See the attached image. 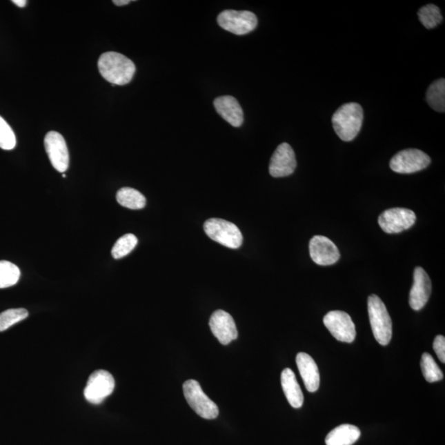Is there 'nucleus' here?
Returning <instances> with one entry per match:
<instances>
[{
  "instance_id": "obj_1",
  "label": "nucleus",
  "mask_w": 445,
  "mask_h": 445,
  "mask_svg": "<svg viewBox=\"0 0 445 445\" xmlns=\"http://www.w3.org/2000/svg\"><path fill=\"white\" fill-rule=\"evenodd\" d=\"M99 70L103 77L112 86H126L132 80L135 74V63L124 55L106 52L99 59Z\"/></svg>"
},
{
  "instance_id": "obj_2",
  "label": "nucleus",
  "mask_w": 445,
  "mask_h": 445,
  "mask_svg": "<svg viewBox=\"0 0 445 445\" xmlns=\"http://www.w3.org/2000/svg\"><path fill=\"white\" fill-rule=\"evenodd\" d=\"M332 121L335 132L339 138L343 141H353L362 130L363 108L356 103H346L333 114Z\"/></svg>"
},
{
  "instance_id": "obj_3",
  "label": "nucleus",
  "mask_w": 445,
  "mask_h": 445,
  "mask_svg": "<svg viewBox=\"0 0 445 445\" xmlns=\"http://www.w3.org/2000/svg\"><path fill=\"white\" fill-rule=\"evenodd\" d=\"M368 313L375 340L380 345H388L393 335L392 320L387 308L379 296H368Z\"/></svg>"
},
{
  "instance_id": "obj_4",
  "label": "nucleus",
  "mask_w": 445,
  "mask_h": 445,
  "mask_svg": "<svg viewBox=\"0 0 445 445\" xmlns=\"http://www.w3.org/2000/svg\"><path fill=\"white\" fill-rule=\"evenodd\" d=\"M206 234L224 247L237 249L243 244V235L235 224L221 219H210L204 224Z\"/></svg>"
},
{
  "instance_id": "obj_5",
  "label": "nucleus",
  "mask_w": 445,
  "mask_h": 445,
  "mask_svg": "<svg viewBox=\"0 0 445 445\" xmlns=\"http://www.w3.org/2000/svg\"><path fill=\"white\" fill-rule=\"evenodd\" d=\"M182 388H184L186 400L195 413L207 419L218 417V406L210 399L197 380L186 381Z\"/></svg>"
},
{
  "instance_id": "obj_6",
  "label": "nucleus",
  "mask_w": 445,
  "mask_h": 445,
  "mask_svg": "<svg viewBox=\"0 0 445 445\" xmlns=\"http://www.w3.org/2000/svg\"><path fill=\"white\" fill-rule=\"evenodd\" d=\"M217 22L226 31L244 36L257 27V16L250 11L224 10L218 16Z\"/></svg>"
},
{
  "instance_id": "obj_7",
  "label": "nucleus",
  "mask_w": 445,
  "mask_h": 445,
  "mask_svg": "<svg viewBox=\"0 0 445 445\" xmlns=\"http://www.w3.org/2000/svg\"><path fill=\"white\" fill-rule=\"evenodd\" d=\"M429 155L417 148H406L394 155L390 161V168L393 172L410 175L423 170L431 164Z\"/></svg>"
},
{
  "instance_id": "obj_8",
  "label": "nucleus",
  "mask_w": 445,
  "mask_h": 445,
  "mask_svg": "<svg viewBox=\"0 0 445 445\" xmlns=\"http://www.w3.org/2000/svg\"><path fill=\"white\" fill-rule=\"evenodd\" d=\"M115 388V380L108 371L99 370L89 377L84 389V397L92 404H100L111 395Z\"/></svg>"
},
{
  "instance_id": "obj_9",
  "label": "nucleus",
  "mask_w": 445,
  "mask_h": 445,
  "mask_svg": "<svg viewBox=\"0 0 445 445\" xmlns=\"http://www.w3.org/2000/svg\"><path fill=\"white\" fill-rule=\"evenodd\" d=\"M417 220L414 211L406 208H392L386 210L379 217L381 228L387 234H399L412 228Z\"/></svg>"
},
{
  "instance_id": "obj_10",
  "label": "nucleus",
  "mask_w": 445,
  "mask_h": 445,
  "mask_svg": "<svg viewBox=\"0 0 445 445\" xmlns=\"http://www.w3.org/2000/svg\"><path fill=\"white\" fill-rule=\"evenodd\" d=\"M324 324L337 341L346 343L355 341V326L348 313L343 311H330L324 317Z\"/></svg>"
},
{
  "instance_id": "obj_11",
  "label": "nucleus",
  "mask_w": 445,
  "mask_h": 445,
  "mask_svg": "<svg viewBox=\"0 0 445 445\" xmlns=\"http://www.w3.org/2000/svg\"><path fill=\"white\" fill-rule=\"evenodd\" d=\"M44 144L54 168L59 172H65L69 168L70 155L63 135L57 131H50L46 135Z\"/></svg>"
},
{
  "instance_id": "obj_12",
  "label": "nucleus",
  "mask_w": 445,
  "mask_h": 445,
  "mask_svg": "<svg viewBox=\"0 0 445 445\" xmlns=\"http://www.w3.org/2000/svg\"><path fill=\"white\" fill-rule=\"evenodd\" d=\"M309 253L313 261L319 266L337 264L341 254L336 245L328 237L316 235L309 241Z\"/></svg>"
},
{
  "instance_id": "obj_13",
  "label": "nucleus",
  "mask_w": 445,
  "mask_h": 445,
  "mask_svg": "<svg viewBox=\"0 0 445 445\" xmlns=\"http://www.w3.org/2000/svg\"><path fill=\"white\" fill-rule=\"evenodd\" d=\"M297 161L293 148L287 143H282L271 157L269 172L273 177H284L293 175Z\"/></svg>"
},
{
  "instance_id": "obj_14",
  "label": "nucleus",
  "mask_w": 445,
  "mask_h": 445,
  "mask_svg": "<svg viewBox=\"0 0 445 445\" xmlns=\"http://www.w3.org/2000/svg\"><path fill=\"white\" fill-rule=\"evenodd\" d=\"M413 286L410 291L409 304L415 311L421 310L428 302L431 294V281L429 275L422 267H415Z\"/></svg>"
},
{
  "instance_id": "obj_15",
  "label": "nucleus",
  "mask_w": 445,
  "mask_h": 445,
  "mask_svg": "<svg viewBox=\"0 0 445 445\" xmlns=\"http://www.w3.org/2000/svg\"><path fill=\"white\" fill-rule=\"evenodd\" d=\"M210 328L214 336L222 345H228L237 338L235 322L230 313L224 310L213 313L210 319Z\"/></svg>"
},
{
  "instance_id": "obj_16",
  "label": "nucleus",
  "mask_w": 445,
  "mask_h": 445,
  "mask_svg": "<svg viewBox=\"0 0 445 445\" xmlns=\"http://www.w3.org/2000/svg\"><path fill=\"white\" fill-rule=\"evenodd\" d=\"M216 112L232 126L240 127L244 123V111L239 101L232 96H221L214 101Z\"/></svg>"
},
{
  "instance_id": "obj_17",
  "label": "nucleus",
  "mask_w": 445,
  "mask_h": 445,
  "mask_svg": "<svg viewBox=\"0 0 445 445\" xmlns=\"http://www.w3.org/2000/svg\"><path fill=\"white\" fill-rule=\"evenodd\" d=\"M296 364L305 388L310 393L317 391L320 384V375L315 359L306 353H300L296 356Z\"/></svg>"
},
{
  "instance_id": "obj_18",
  "label": "nucleus",
  "mask_w": 445,
  "mask_h": 445,
  "mask_svg": "<svg viewBox=\"0 0 445 445\" xmlns=\"http://www.w3.org/2000/svg\"><path fill=\"white\" fill-rule=\"evenodd\" d=\"M281 386L289 404L294 408H300L304 404V394L295 373L289 368L281 373Z\"/></svg>"
},
{
  "instance_id": "obj_19",
  "label": "nucleus",
  "mask_w": 445,
  "mask_h": 445,
  "mask_svg": "<svg viewBox=\"0 0 445 445\" xmlns=\"http://www.w3.org/2000/svg\"><path fill=\"white\" fill-rule=\"evenodd\" d=\"M362 435L359 428L350 424L339 426L326 435V445H353Z\"/></svg>"
},
{
  "instance_id": "obj_20",
  "label": "nucleus",
  "mask_w": 445,
  "mask_h": 445,
  "mask_svg": "<svg viewBox=\"0 0 445 445\" xmlns=\"http://www.w3.org/2000/svg\"><path fill=\"white\" fill-rule=\"evenodd\" d=\"M117 200L119 204L130 210H141L146 205L145 196L139 190L130 188L119 190Z\"/></svg>"
},
{
  "instance_id": "obj_21",
  "label": "nucleus",
  "mask_w": 445,
  "mask_h": 445,
  "mask_svg": "<svg viewBox=\"0 0 445 445\" xmlns=\"http://www.w3.org/2000/svg\"><path fill=\"white\" fill-rule=\"evenodd\" d=\"M426 100L432 109L438 112L445 111V80L440 79L436 80L428 88Z\"/></svg>"
},
{
  "instance_id": "obj_22",
  "label": "nucleus",
  "mask_w": 445,
  "mask_h": 445,
  "mask_svg": "<svg viewBox=\"0 0 445 445\" xmlns=\"http://www.w3.org/2000/svg\"><path fill=\"white\" fill-rule=\"evenodd\" d=\"M18 266L8 261H0V289L14 286L20 278Z\"/></svg>"
},
{
  "instance_id": "obj_23",
  "label": "nucleus",
  "mask_w": 445,
  "mask_h": 445,
  "mask_svg": "<svg viewBox=\"0 0 445 445\" xmlns=\"http://www.w3.org/2000/svg\"><path fill=\"white\" fill-rule=\"evenodd\" d=\"M421 367L422 374L427 382L435 383L443 379V372L429 353L422 355Z\"/></svg>"
},
{
  "instance_id": "obj_24",
  "label": "nucleus",
  "mask_w": 445,
  "mask_h": 445,
  "mask_svg": "<svg viewBox=\"0 0 445 445\" xmlns=\"http://www.w3.org/2000/svg\"><path fill=\"white\" fill-rule=\"evenodd\" d=\"M419 19L427 29H432L437 27L442 22L443 17L439 8L435 4H427V6L419 8L418 12Z\"/></svg>"
},
{
  "instance_id": "obj_25",
  "label": "nucleus",
  "mask_w": 445,
  "mask_h": 445,
  "mask_svg": "<svg viewBox=\"0 0 445 445\" xmlns=\"http://www.w3.org/2000/svg\"><path fill=\"white\" fill-rule=\"evenodd\" d=\"M137 237L134 235L127 234L123 235L116 241L115 245L113 246L112 250L113 258H115V259H121V258L128 255L137 247Z\"/></svg>"
},
{
  "instance_id": "obj_26",
  "label": "nucleus",
  "mask_w": 445,
  "mask_h": 445,
  "mask_svg": "<svg viewBox=\"0 0 445 445\" xmlns=\"http://www.w3.org/2000/svg\"><path fill=\"white\" fill-rule=\"evenodd\" d=\"M28 312L25 308H12L0 313V332H3L12 326L27 319Z\"/></svg>"
},
{
  "instance_id": "obj_27",
  "label": "nucleus",
  "mask_w": 445,
  "mask_h": 445,
  "mask_svg": "<svg viewBox=\"0 0 445 445\" xmlns=\"http://www.w3.org/2000/svg\"><path fill=\"white\" fill-rule=\"evenodd\" d=\"M14 130L2 117H0V148L4 150H14L16 146Z\"/></svg>"
},
{
  "instance_id": "obj_28",
  "label": "nucleus",
  "mask_w": 445,
  "mask_h": 445,
  "mask_svg": "<svg viewBox=\"0 0 445 445\" xmlns=\"http://www.w3.org/2000/svg\"><path fill=\"white\" fill-rule=\"evenodd\" d=\"M433 348L439 359L445 363V338L442 335L436 337L433 343Z\"/></svg>"
},
{
  "instance_id": "obj_29",
  "label": "nucleus",
  "mask_w": 445,
  "mask_h": 445,
  "mask_svg": "<svg viewBox=\"0 0 445 445\" xmlns=\"http://www.w3.org/2000/svg\"><path fill=\"white\" fill-rule=\"evenodd\" d=\"M130 2V0H114L113 3L116 4L117 6H124Z\"/></svg>"
},
{
  "instance_id": "obj_30",
  "label": "nucleus",
  "mask_w": 445,
  "mask_h": 445,
  "mask_svg": "<svg viewBox=\"0 0 445 445\" xmlns=\"http://www.w3.org/2000/svg\"><path fill=\"white\" fill-rule=\"evenodd\" d=\"M12 2L19 8H24L27 4L26 0H14V1Z\"/></svg>"
},
{
  "instance_id": "obj_31",
  "label": "nucleus",
  "mask_w": 445,
  "mask_h": 445,
  "mask_svg": "<svg viewBox=\"0 0 445 445\" xmlns=\"http://www.w3.org/2000/svg\"><path fill=\"white\" fill-rule=\"evenodd\" d=\"M63 178H66V175H63Z\"/></svg>"
}]
</instances>
